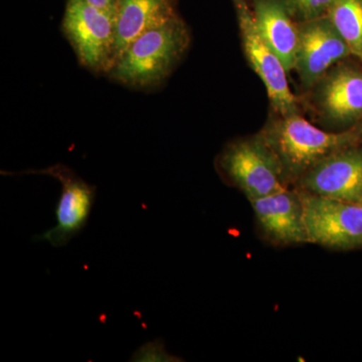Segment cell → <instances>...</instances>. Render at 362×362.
<instances>
[{
	"instance_id": "cell-2",
	"label": "cell",
	"mask_w": 362,
	"mask_h": 362,
	"mask_svg": "<svg viewBox=\"0 0 362 362\" xmlns=\"http://www.w3.org/2000/svg\"><path fill=\"white\" fill-rule=\"evenodd\" d=\"M190 33L176 16L138 37L117 59L108 75L135 89H151L171 75L190 45Z\"/></svg>"
},
{
	"instance_id": "cell-6",
	"label": "cell",
	"mask_w": 362,
	"mask_h": 362,
	"mask_svg": "<svg viewBox=\"0 0 362 362\" xmlns=\"http://www.w3.org/2000/svg\"><path fill=\"white\" fill-rule=\"evenodd\" d=\"M298 190L303 202L309 244L337 251L362 249V204Z\"/></svg>"
},
{
	"instance_id": "cell-11",
	"label": "cell",
	"mask_w": 362,
	"mask_h": 362,
	"mask_svg": "<svg viewBox=\"0 0 362 362\" xmlns=\"http://www.w3.org/2000/svg\"><path fill=\"white\" fill-rule=\"evenodd\" d=\"M250 202L257 226L267 242L275 247L309 244L303 202L296 187L286 188Z\"/></svg>"
},
{
	"instance_id": "cell-3",
	"label": "cell",
	"mask_w": 362,
	"mask_h": 362,
	"mask_svg": "<svg viewBox=\"0 0 362 362\" xmlns=\"http://www.w3.org/2000/svg\"><path fill=\"white\" fill-rule=\"evenodd\" d=\"M218 165L226 180L249 201L290 187L282 164L259 133L228 144Z\"/></svg>"
},
{
	"instance_id": "cell-16",
	"label": "cell",
	"mask_w": 362,
	"mask_h": 362,
	"mask_svg": "<svg viewBox=\"0 0 362 362\" xmlns=\"http://www.w3.org/2000/svg\"><path fill=\"white\" fill-rule=\"evenodd\" d=\"M153 354L148 361H175V357L170 356L164 350L163 343L152 342L144 345L142 349L136 352L134 356H142V354Z\"/></svg>"
},
{
	"instance_id": "cell-18",
	"label": "cell",
	"mask_w": 362,
	"mask_h": 362,
	"mask_svg": "<svg viewBox=\"0 0 362 362\" xmlns=\"http://www.w3.org/2000/svg\"><path fill=\"white\" fill-rule=\"evenodd\" d=\"M112 2H113V4H115V6H116V4H117V0H112Z\"/></svg>"
},
{
	"instance_id": "cell-9",
	"label": "cell",
	"mask_w": 362,
	"mask_h": 362,
	"mask_svg": "<svg viewBox=\"0 0 362 362\" xmlns=\"http://www.w3.org/2000/svg\"><path fill=\"white\" fill-rule=\"evenodd\" d=\"M28 173L52 176L62 185L56 207L57 225L35 240H45L54 247L66 246L87 226L96 199V188L63 164Z\"/></svg>"
},
{
	"instance_id": "cell-7",
	"label": "cell",
	"mask_w": 362,
	"mask_h": 362,
	"mask_svg": "<svg viewBox=\"0 0 362 362\" xmlns=\"http://www.w3.org/2000/svg\"><path fill=\"white\" fill-rule=\"evenodd\" d=\"M243 49L247 63L265 85L272 108L278 115L298 113L299 105L288 81V71L276 52L262 37L246 0H233Z\"/></svg>"
},
{
	"instance_id": "cell-13",
	"label": "cell",
	"mask_w": 362,
	"mask_h": 362,
	"mask_svg": "<svg viewBox=\"0 0 362 362\" xmlns=\"http://www.w3.org/2000/svg\"><path fill=\"white\" fill-rule=\"evenodd\" d=\"M252 11L262 37L282 61L288 74L294 71L299 30L284 1L254 0Z\"/></svg>"
},
{
	"instance_id": "cell-1",
	"label": "cell",
	"mask_w": 362,
	"mask_h": 362,
	"mask_svg": "<svg viewBox=\"0 0 362 362\" xmlns=\"http://www.w3.org/2000/svg\"><path fill=\"white\" fill-rule=\"evenodd\" d=\"M275 152L290 185L338 150L362 143V123L339 132L316 127L298 113L276 115L259 132Z\"/></svg>"
},
{
	"instance_id": "cell-10",
	"label": "cell",
	"mask_w": 362,
	"mask_h": 362,
	"mask_svg": "<svg viewBox=\"0 0 362 362\" xmlns=\"http://www.w3.org/2000/svg\"><path fill=\"white\" fill-rule=\"evenodd\" d=\"M295 187L327 199L362 204V143L325 157Z\"/></svg>"
},
{
	"instance_id": "cell-4",
	"label": "cell",
	"mask_w": 362,
	"mask_h": 362,
	"mask_svg": "<svg viewBox=\"0 0 362 362\" xmlns=\"http://www.w3.org/2000/svg\"><path fill=\"white\" fill-rule=\"evenodd\" d=\"M62 28L81 65L108 74L115 56V18L86 0H68Z\"/></svg>"
},
{
	"instance_id": "cell-14",
	"label": "cell",
	"mask_w": 362,
	"mask_h": 362,
	"mask_svg": "<svg viewBox=\"0 0 362 362\" xmlns=\"http://www.w3.org/2000/svg\"><path fill=\"white\" fill-rule=\"evenodd\" d=\"M326 16L362 66V0H337Z\"/></svg>"
},
{
	"instance_id": "cell-8",
	"label": "cell",
	"mask_w": 362,
	"mask_h": 362,
	"mask_svg": "<svg viewBox=\"0 0 362 362\" xmlns=\"http://www.w3.org/2000/svg\"><path fill=\"white\" fill-rule=\"evenodd\" d=\"M298 30L294 71L302 88L308 92L330 69L349 58L351 52L327 16L300 21Z\"/></svg>"
},
{
	"instance_id": "cell-15",
	"label": "cell",
	"mask_w": 362,
	"mask_h": 362,
	"mask_svg": "<svg viewBox=\"0 0 362 362\" xmlns=\"http://www.w3.org/2000/svg\"><path fill=\"white\" fill-rule=\"evenodd\" d=\"M295 21H306L325 16L337 0H283Z\"/></svg>"
},
{
	"instance_id": "cell-5",
	"label": "cell",
	"mask_w": 362,
	"mask_h": 362,
	"mask_svg": "<svg viewBox=\"0 0 362 362\" xmlns=\"http://www.w3.org/2000/svg\"><path fill=\"white\" fill-rule=\"evenodd\" d=\"M345 61L330 69L308 90L319 121L343 130L362 123V66Z\"/></svg>"
},
{
	"instance_id": "cell-17",
	"label": "cell",
	"mask_w": 362,
	"mask_h": 362,
	"mask_svg": "<svg viewBox=\"0 0 362 362\" xmlns=\"http://www.w3.org/2000/svg\"><path fill=\"white\" fill-rule=\"evenodd\" d=\"M86 1L90 4V6L111 13L115 18L116 6L112 2V0H86Z\"/></svg>"
},
{
	"instance_id": "cell-12",
	"label": "cell",
	"mask_w": 362,
	"mask_h": 362,
	"mask_svg": "<svg viewBox=\"0 0 362 362\" xmlns=\"http://www.w3.org/2000/svg\"><path fill=\"white\" fill-rule=\"evenodd\" d=\"M176 16L175 0H117L114 64L138 37Z\"/></svg>"
}]
</instances>
